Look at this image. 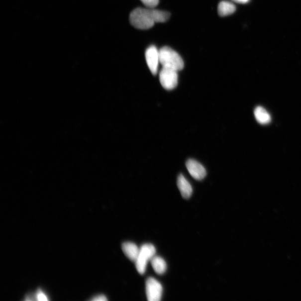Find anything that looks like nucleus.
<instances>
[{
	"label": "nucleus",
	"mask_w": 301,
	"mask_h": 301,
	"mask_svg": "<svg viewBox=\"0 0 301 301\" xmlns=\"http://www.w3.org/2000/svg\"><path fill=\"white\" fill-rule=\"evenodd\" d=\"M123 252L127 258L133 262H136L140 249L137 245L131 242H125L122 245Z\"/></svg>",
	"instance_id": "9"
},
{
	"label": "nucleus",
	"mask_w": 301,
	"mask_h": 301,
	"mask_svg": "<svg viewBox=\"0 0 301 301\" xmlns=\"http://www.w3.org/2000/svg\"><path fill=\"white\" fill-rule=\"evenodd\" d=\"M145 58L150 71L153 75H156L160 63L159 50H157L155 46H150L146 51Z\"/></svg>",
	"instance_id": "6"
},
{
	"label": "nucleus",
	"mask_w": 301,
	"mask_h": 301,
	"mask_svg": "<svg viewBox=\"0 0 301 301\" xmlns=\"http://www.w3.org/2000/svg\"><path fill=\"white\" fill-rule=\"evenodd\" d=\"M36 298L37 300L40 301H48L47 296L43 293V292L39 290L36 294Z\"/></svg>",
	"instance_id": "14"
},
{
	"label": "nucleus",
	"mask_w": 301,
	"mask_h": 301,
	"mask_svg": "<svg viewBox=\"0 0 301 301\" xmlns=\"http://www.w3.org/2000/svg\"><path fill=\"white\" fill-rule=\"evenodd\" d=\"M178 187L182 197L189 199L192 196L193 189L191 184L183 175H180L178 179Z\"/></svg>",
	"instance_id": "8"
},
{
	"label": "nucleus",
	"mask_w": 301,
	"mask_h": 301,
	"mask_svg": "<svg viewBox=\"0 0 301 301\" xmlns=\"http://www.w3.org/2000/svg\"><path fill=\"white\" fill-rule=\"evenodd\" d=\"M236 7L233 3L228 1H222L217 7L218 14L222 17L229 16L235 11Z\"/></svg>",
	"instance_id": "11"
},
{
	"label": "nucleus",
	"mask_w": 301,
	"mask_h": 301,
	"mask_svg": "<svg viewBox=\"0 0 301 301\" xmlns=\"http://www.w3.org/2000/svg\"><path fill=\"white\" fill-rule=\"evenodd\" d=\"M141 1L149 8H155L159 3V0H141Z\"/></svg>",
	"instance_id": "13"
},
{
	"label": "nucleus",
	"mask_w": 301,
	"mask_h": 301,
	"mask_svg": "<svg viewBox=\"0 0 301 301\" xmlns=\"http://www.w3.org/2000/svg\"><path fill=\"white\" fill-rule=\"evenodd\" d=\"M146 292L147 299L149 301H159L163 295V286L154 278H149L146 281Z\"/></svg>",
	"instance_id": "5"
},
{
	"label": "nucleus",
	"mask_w": 301,
	"mask_h": 301,
	"mask_svg": "<svg viewBox=\"0 0 301 301\" xmlns=\"http://www.w3.org/2000/svg\"><path fill=\"white\" fill-rule=\"evenodd\" d=\"M94 301H105L107 300L105 296L102 295H98L92 299Z\"/></svg>",
	"instance_id": "15"
},
{
	"label": "nucleus",
	"mask_w": 301,
	"mask_h": 301,
	"mask_svg": "<svg viewBox=\"0 0 301 301\" xmlns=\"http://www.w3.org/2000/svg\"><path fill=\"white\" fill-rule=\"evenodd\" d=\"M186 165L189 173L194 179L201 180L206 177V170L198 161L192 159L189 160Z\"/></svg>",
	"instance_id": "7"
},
{
	"label": "nucleus",
	"mask_w": 301,
	"mask_h": 301,
	"mask_svg": "<svg viewBox=\"0 0 301 301\" xmlns=\"http://www.w3.org/2000/svg\"><path fill=\"white\" fill-rule=\"evenodd\" d=\"M254 116L259 123L265 125L271 122V116L268 111L261 106H258L254 110Z\"/></svg>",
	"instance_id": "10"
},
{
	"label": "nucleus",
	"mask_w": 301,
	"mask_h": 301,
	"mask_svg": "<svg viewBox=\"0 0 301 301\" xmlns=\"http://www.w3.org/2000/svg\"><path fill=\"white\" fill-rule=\"evenodd\" d=\"M170 16L169 12L154 8H137L131 13L129 20L135 28L147 30L154 26L156 22H166Z\"/></svg>",
	"instance_id": "1"
},
{
	"label": "nucleus",
	"mask_w": 301,
	"mask_h": 301,
	"mask_svg": "<svg viewBox=\"0 0 301 301\" xmlns=\"http://www.w3.org/2000/svg\"><path fill=\"white\" fill-rule=\"evenodd\" d=\"M160 63L163 67L174 69L178 72L182 70L184 63L180 55L175 50L164 46L159 50Z\"/></svg>",
	"instance_id": "2"
},
{
	"label": "nucleus",
	"mask_w": 301,
	"mask_h": 301,
	"mask_svg": "<svg viewBox=\"0 0 301 301\" xmlns=\"http://www.w3.org/2000/svg\"><path fill=\"white\" fill-rule=\"evenodd\" d=\"M232 1L239 3H246L249 1V0H232Z\"/></svg>",
	"instance_id": "16"
},
{
	"label": "nucleus",
	"mask_w": 301,
	"mask_h": 301,
	"mask_svg": "<svg viewBox=\"0 0 301 301\" xmlns=\"http://www.w3.org/2000/svg\"><path fill=\"white\" fill-rule=\"evenodd\" d=\"M178 71L174 69L163 67L160 73L161 85L166 90H173L178 84Z\"/></svg>",
	"instance_id": "4"
},
{
	"label": "nucleus",
	"mask_w": 301,
	"mask_h": 301,
	"mask_svg": "<svg viewBox=\"0 0 301 301\" xmlns=\"http://www.w3.org/2000/svg\"><path fill=\"white\" fill-rule=\"evenodd\" d=\"M151 262L153 268L157 274H164L167 270V265L163 258L155 256L152 258Z\"/></svg>",
	"instance_id": "12"
},
{
	"label": "nucleus",
	"mask_w": 301,
	"mask_h": 301,
	"mask_svg": "<svg viewBox=\"0 0 301 301\" xmlns=\"http://www.w3.org/2000/svg\"><path fill=\"white\" fill-rule=\"evenodd\" d=\"M155 253L156 249L154 245L151 244H145L141 246L135 262L136 269L140 274H144L148 262L155 256Z\"/></svg>",
	"instance_id": "3"
}]
</instances>
